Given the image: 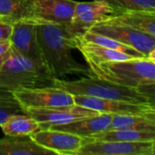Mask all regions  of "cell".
Returning a JSON list of instances; mask_svg holds the SVG:
<instances>
[{
  "label": "cell",
  "mask_w": 155,
  "mask_h": 155,
  "mask_svg": "<svg viewBox=\"0 0 155 155\" xmlns=\"http://www.w3.org/2000/svg\"><path fill=\"white\" fill-rule=\"evenodd\" d=\"M34 18L43 63L50 76L59 79L68 74L94 75L88 66L74 58L72 51L76 49V38L68 33L66 25Z\"/></svg>",
  "instance_id": "1"
},
{
  "label": "cell",
  "mask_w": 155,
  "mask_h": 155,
  "mask_svg": "<svg viewBox=\"0 0 155 155\" xmlns=\"http://www.w3.org/2000/svg\"><path fill=\"white\" fill-rule=\"evenodd\" d=\"M52 86L64 90L72 95H84L136 104H153L152 101L153 96L143 91V88L129 87L94 75L83 77L75 81H63L60 78H54Z\"/></svg>",
  "instance_id": "2"
},
{
  "label": "cell",
  "mask_w": 155,
  "mask_h": 155,
  "mask_svg": "<svg viewBox=\"0 0 155 155\" xmlns=\"http://www.w3.org/2000/svg\"><path fill=\"white\" fill-rule=\"evenodd\" d=\"M94 76L129 87L154 86L155 63L147 57L124 61L88 64Z\"/></svg>",
  "instance_id": "3"
},
{
  "label": "cell",
  "mask_w": 155,
  "mask_h": 155,
  "mask_svg": "<svg viewBox=\"0 0 155 155\" xmlns=\"http://www.w3.org/2000/svg\"><path fill=\"white\" fill-rule=\"evenodd\" d=\"M54 78L44 66L13 50L12 54L0 64V88L16 90L52 86Z\"/></svg>",
  "instance_id": "4"
},
{
  "label": "cell",
  "mask_w": 155,
  "mask_h": 155,
  "mask_svg": "<svg viewBox=\"0 0 155 155\" xmlns=\"http://www.w3.org/2000/svg\"><path fill=\"white\" fill-rule=\"evenodd\" d=\"M90 31L113 38L133 47L145 57L155 49V36L135 30L128 25L106 19L94 25Z\"/></svg>",
  "instance_id": "5"
},
{
  "label": "cell",
  "mask_w": 155,
  "mask_h": 155,
  "mask_svg": "<svg viewBox=\"0 0 155 155\" xmlns=\"http://www.w3.org/2000/svg\"><path fill=\"white\" fill-rule=\"evenodd\" d=\"M9 40L15 52L45 67L37 38L36 22L34 17H24L15 20L13 23Z\"/></svg>",
  "instance_id": "6"
},
{
  "label": "cell",
  "mask_w": 155,
  "mask_h": 155,
  "mask_svg": "<svg viewBox=\"0 0 155 155\" xmlns=\"http://www.w3.org/2000/svg\"><path fill=\"white\" fill-rule=\"evenodd\" d=\"M114 14V10L103 0L76 2L73 18L66 25L68 33L74 38L83 36L91 27Z\"/></svg>",
  "instance_id": "7"
},
{
  "label": "cell",
  "mask_w": 155,
  "mask_h": 155,
  "mask_svg": "<svg viewBox=\"0 0 155 155\" xmlns=\"http://www.w3.org/2000/svg\"><path fill=\"white\" fill-rule=\"evenodd\" d=\"M12 92L24 110L74 104V95L53 86L21 88Z\"/></svg>",
  "instance_id": "8"
},
{
  "label": "cell",
  "mask_w": 155,
  "mask_h": 155,
  "mask_svg": "<svg viewBox=\"0 0 155 155\" xmlns=\"http://www.w3.org/2000/svg\"><path fill=\"white\" fill-rule=\"evenodd\" d=\"M25 113L38 122L40 129H46L52 125L64 124L78 119L100 114L97 111L75 104L49 108H26Z\"/></svg>",
  "instance_id": "9"
},
{
  "label": "cell",
  "mask_w": 155,
  "mask_h": 155,
  "mask_svg": "<svg viewBox=\"0 0 155 155\" xmlns=\"http://www.w3.org/2000/svg\"><path fill=\"white\" fill-rule=\"evenodd\" d=\"M155 141L84 142L77 155H154Z\"/></svg>",
  "instance_id": "10"
},
{
  "label": "cell",
  "mask_w": 155,
  "mask_h": 155,
  "mask_svg": "<svg viewBox=\"0 0 155 155\" xmlns=\"http://www.w3.org/2000/svg\"><path fill=\"white\" fill-rule=\"evenodd\" d=\"M38 145L56 155H77L83 145V138L64 131L40 129L29 135Z\"/></svg>",
  "instance_id": "11"
},
{
  "label": "cell",
  "mask_w": 155,
  "mask_h": 155,
  "mask_svg": "<svg viewBox=\"0 0 155 155\" xmlns=\"http://www.w3.org/2000/svg\"><path fill=\"white\" fill-rule=\"evenodd\" d=\"M74 101L75 104L93 109L100 114L125 115L155 113L154 105L149 104H136L84 95H74Z\"/></svg>",
  "instance_id": "12"
},
{
  "label": "cell",
  "mask_w": 155,
  "mask_h": 155,
  "mask_svg": "<svg viewBox=\"0 0 155 155\" xmlns=\"http://www.w3.org/2000/svg\"><path fill=\"white\" fill-rule=\"evenodd\" d=\"M76 2L74 0H33V16L56 24H70Z\"/></svg>",
  "instance_id": "13"
},
{
  "label": "cell",
  "mask_w": 155,
  "mask_h": 155,
  "mask_svg": "<svg viewBox=\"0 0 155 155\" xmlns=\"http://www.w3.org/2000/svg\"><path fill=\"white\" fill-rule=\"evenodd\" d=\"M112 118L113 114H100L98 115L78 119L64 124L52 125L48 128L64 131L84 138L108 130L112 122Z\"/></svg>",
  "instance_id": "14"
},
{
  "label": "cell",
  "mask_w": 155,
  "mask_h": 155,
  "mask_svg": "<svg viewBox=\"0 0 155 155\" xmlns=\"http://www.w3.org/2000/svg\"><path fill=\"white\" fill-rule=\"evenodd\" d=\"M76 49H78L82 53L87 64H93L138 58L124 52L116 51L93 43L85 42L81 37H76Z\"/></svg>",
  "instance_id": "15"
},
{
  "label": "cell",
  "mask_w": 155,
  "mask_h": 155,
  "mask_svg": "<svg viewBox=\"0 0 155 155\" xmlns=\"http://www.w3.org/2000/svg\"><path fill=\"white\" fill-rule=\"evenodd\" d=\"M29 136H5L0 139V155H54Z\"/></svg>",
  "instance_id": "16"
},
{
  "label": "cell",
  "mask_w": 155,
  "mask_h": 155,
  "mask_svg": "<svg viewBox=\"0 0 155 155\" xmlns=\"http://www.w3.org/2000/svg\"><path fill=\"white\" fill-rule=\"evenodd\" d=\"M107 19L155 36V12L124 11L114 14Z\"/></svg>",
  "instance_id": "17"
},
{
  "label": "cell",
  "mask_w": 155,
  "mask_h": 155,
  "mask_svg": "<svg viewBox=\"0 0 155 155\" xmlns=\"http://www.w3.org/2000/svg\"><path fill=\"white\" fill-rule=\"evenodd\" d=\"M88 141H119V142L155 141V131L154 130H137V129L106 130L83 138V143Z\"/></svg>",
  "instance_id": "18"
},
{
  "label": "cell",
  "mask_w": 155,
  "mask_h": 155,
  "mask_svg": "<svg viewBox=\"0 0 155 155\" xmlns=\"http://www.w3.org/2000/svg\"><path fill=\"white\" fill-rule=\"evenodd\" d=\"M5 136H29L40 130L37 121L26 114H13L0 124Z\"/></svg>",
  "instance_id": "19"
},
{
  "label": "cell",
  "mask_w": 155,
  "mask_h": 155,
  "mask_svg": "<svg viewBox=\"0 0 155 155\" xmlns=\"http://www.w3.org/2000/svg\"><path fill=\"white\" fill-rule=\"evenodd\" d=\"M115 129L155 131V113L147 114H113L112 122L108 130Z\"/></svg>",
  "instance_id": "20"
},
{
  "label": "cell",
  "mask_w": 155,
  "mask_h": 155,
  "mask_svg": "<svg viewBox=\"0 0 155 155\" xmlns=\"http://www.w3.org/2000/svg\"><path fill=\"white\" fill-rule=\"evenodd\" d=\"M0 16L18 20L33 16V0H0Z\"/></svg>",
  "instance_id": "21"
},
{
  "label": "cell",
  "mask_w": 155,
  "mask_h": 155,
  "mask_svg": "<svg viewBox=\"0 0 155 155\" xmlns=\"http://www.w3.org/2000/svg\"><path fill=\"white\" fill-rule=\"evenodd\" d=\"M81 38L85 41V42H89V43H93L101 46H104L110 49H114L116 51H120V52H124L125 54H131L133 56L138 57V58H143L145 57L143 54H141L140 52H138L137 50L134 49L131 46H128L126 45H124L113 38H110L108 36L92 32V31H87L83 36H81Z\"/></svg>",
  "instance_id": "22"
},
{
  "label": "cell",
  "mask_w": 155,
  "mask_h": 155,
  "mask_svg": "<svg viewBox=\"0 0 155 155\" xmlns=\"http://www.w3.org/2000/svg\"><path fill=\"white\" fill-rule=\"evenodd\" d=\"M25 114L11 90L0 88V124L13 114Z\"/></svg>",
  "instance_id": "23"
},
{
  "label": "cell",
  "mask_w": 155,
  "mask_h": 155,
  "mask_svg": "<svg viewBox=\"0 0 155 155\" xmlns=\"http://www.w3.org/2000/svg\"><path fill=\"white\" fill-rule=\"evenodd\" d=\"M103 1L107 3L114 10V14L124 12V11L155 12V0H103Z\"/></svg>",
  "instance_id": "24"
},
{
  "label": "cell",
  "mask_w": 155,
  "mask_h": 155,
  "mask_svg": "<svg viewBox=\"0 0 155 155\" xmlns=\"http://www.w3.org/2000/svg\"><path fill=\"white\" fill-rule=\"evenodd\" d=\"M14 21L5 16H0V40L9 39Z\"/></svg>",
  "instance_id": "25"
},
{
  "label": "cell",
  "mask_w": 155,
  "mask_h": 155,
  "mask_svg": "<svg viewBox=\"0 0 155 155\" xmlns=\"http://www.w3.org/2000/svg\"><path fill=\"white\" fill-rule=\"evenodd\" d=\"M13 53L12 44L9 39L0 40V64H2Z\"/></svg>",
  "instance_id": "26"
}]
</instances>
